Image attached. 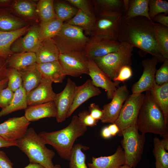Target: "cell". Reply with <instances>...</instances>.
<instances>
[{
  "label": "cell",
  "instance_id": "6da1fadb",
  "mask_svg": "<svg viewBox=\"0 0 168 168\" xmlns=\"http://www.w3.org/2000/svg\"><path fill=\"white\" fill-rule=\"evenodd\" d=\"M155 23L143 16L122 19L117 40L125 42L142 52L148 53L163 62L165 58L156 42L154 34Z\"/></svg>",
  "mask_w": 168,
  "mask_h": 168
},
{
  "label": "cell",
  "instance_id": "7a4b0ae2",
  "mask_svg": "<svg viewBox=\"0 0 168 168\" xmlns=\"http://www.w3.org/2000/svg\"><path fill=\"white\" fill-rule=\"evenodd\" d=\"M87 130V127L75 115L64 128L51 132L42 131L39 134L46 144L51 146L62 158L69 161L75 141L83 135Z\"/></svg>",
  "mask_w": 168,
  "mask_h": 168
},
{
  "label": "cell",
  "instance_id": "3957f363",
  "mask_svg": "<svg viewBox=\"0 0 168 168\" xmlns=\"http://www.w3.org/2000/svg\"><path fill=\"white\" fill-rule=\"evenodd\" d=\"M136 125L142 134L149 133L163 136L168 135V124L163 112L150 91H146Z\"/></svg>",
  "mask_w": 168,
  "mask_h": 168
},
{
  "label": "cell",
  "instance_id": "277c9868",
  "mask_svg": "<svg viewBox=\"0 0 168 168\" xmlns=\"http://www.w3.org/2000/svg\"><path fill=\"white\" fill-rule=\"evenodd\" d=\"M17 142V147L27 156L30 163L40 164L45 168L54 166L52 160L55 152L47 147L44 140L33 128H28Z\"/></svg>",
  "mask_w": 168,
  "mask_h": 168
},
{
  "label": "cell",
  "instance_id": "5b68a950",
  "mask_svg": "<svg viewBox=\"0 0 168 168\" xmlns=\"http://www.w3.org/2000/svg\"><path fill=\"white\" fill-rule=\"evenodd\" d=\"M133 50V47L129 44L122 42L116 51L92 60L111 80H113L123 67L126 65L131 66Z\"/></svg>",
  "mask_w": 168,
  "mask_h": 168
},
{
  "label": "cell",
  "instance_id": "8992f818",
  "mask_svg": "<svg viewBox=\"0 0 168 168\" xmlns=\"http://www.w3.org/2000/svg\"><path fill=\"white\" fill-rule=\"evenodd\" d=\"M138 131L135 124L123 130L120 134L123 136L121 143L125 164L131 168H135L141 160L145 142V134Z\"/></svg>",
  "mask_w": 168,
  "mask_h": 168
},
{
  "label": "cell",
  "instance_id": "52a82bcc",
  "mask_svg": "<svg viewBox=\"0 0 168 168\" xmlns=\"http://www.w3.org/2000/svg\"><path fill=\"white\" fill-rule=\"evenodd\" d=\"M89 39L81 28L64 22L58 33L52 38L60 54L83 51Z\"/></svg>",
  "mask_w": 168,
  "mask_h": 168
},
{
  "label": "cell",
  "instance_id": "ba28073f",
  "mask_svg": "<svg viewBox=\"0 0 168 168\" xmlns=\"http://www.w3.org/2000/svg\"><path fill=\"white\" fill-rule=\"evenodd\" d=\"M145 94L132 93L128 96L123 105L119 115L114 122L119 127L120 134L125 128L136 124L138 117L143 102Z\"/></svg>",
  "mask_w": 168,
  "mask_h": 168
},
{
  "label": "cell",
  "instance_id": "9c48e42d",
  "mask_svg": "<svg viewBox=\"0 0 168 168\" xmlns=\"http://www.w3.org/2000/svg\"><path fill=\"white\" fill-rule=\"evenodd\" d=\"M123 16L117 14L98 15L91 36L117 40Z\"/></svg>",
  "mask_w": 168,
  "mask_h": 168
},
{
  "label": "cell",
  "instance_id": "30bf717a",
  "mask_svg": "<svg viewBox=\"0 0 168 168\" xmlns=\"http://www.w3.org/2000/svg\"><path fill=\"white\" fill-rule=\"evenodd\" d=\"M89 60L83 51H75L60 54L58 61L66 76L76 77L88 74Z\"/></svg>",
  "mask_w": 168,
  "mask_h": 168
},
{
  "label": "cell",
  "instance_id": "8fae6325",
  "mask_svg": "<svg viewBox=\"0 0 168 168\" xmlns=\"http://www.w3.org/2000/svg\"><path fill=\"white\" fill-rule=\"evenodd\" d=\"M120 44L117 40L91 36L83 52L89 59H92L116 51Z\"/></svg>",
  "mask_w": 168,
  "mask_h": 168
},
{
  "label": "cell",
  "instance_id": "7c38bea8",
  "mask_svg": "<svg viewBox=\"0 0 168 168\" xmlns=\"http://www.w3.org/2000/svg\"><path fill=\"white\" fill-rule=\"evenodd\" d=\"M126 85L119 86L112 99L111 101L104 105L102 110L103 114L100 119L104 123L114 124L117 119L122 106L129 96Z\"/></svg>",
  "mask_w": 168,
  "mask_h": 168
},
{
  "label": "cell",
  "instance_id": "4fadbf2b",
  "mask_svg": "<svg viewBox=\"0 0 168 168\" xmlns=\"http://www.w3.org/2000/svg\"><path fill=\"white\" fill-rule=\"evenodd\" d=\"M39 24H32L26 32L13 43L11 47L12 53H35L41 43L39 37Z\"/></svg>",
  "mask_w": 168,
  "mask_h": 168
},
{
  "label": "cell",
  "instance_id": "5bb4252c",
  "mask_svg": "<svg viewBox=\"0 0 168 168\" xmlns=\"http://www.w3.org/2000/svg\"><path fill=\"white\" fill-rule=\"evenodd\" d=\"M30 123L24 116L10 118L0 124V136L17 142L24 135Z\"/></svg>",
  "mask_w": 168,
  "mask_h": 168
},
{
  "label": "cell",
  "instance_id": "9a60e30c",
  "mask_svg": "<svg viewBox=\"0 0 168 168\" xmlns=\"http://www.w3.org/2000/svg\"><path fill=\"white\" fill-rule=\"evenodd\" d=\"M158 62L157 58L154 57L142 61L143 72L139 80L133 85L132 93H142L151 89L156 83L155 75Z\"/></svg>",
  "mask_w": 168,
  "mask_h": 168
},
{
  "label": "cell",
  "instance_id": "2e32d148",
  "mask_svg": "<svg viewBox=\"0 0 168 168\" xmlns=\"http://www.w3.org/2000/svg\"><path fill=\"white\" fill-rule=\"evenodd\" d=\"M76 86L75 83L68 78L63 90L56 94L54 101L57 109L56 118L58 122L62 123L67 118L68 113L73 102Z\"/></svg>",
  "mask_w": 168,
  "mask_h": 168
},
{
  "label": "cell",
  "instance_id": "e0dca14e",
  "mask_svg": "<svg viewBox=\"0 0 168 168\" xmlns=\"http://www.w3.org/2000/svg\"><path fill=\"white\" fill-rule=\"evenodd\" d=\"M88 66V75L91 77L93 85L97 87H100L105 89L107 92L108 99H112L120 82L112 81L93 60H89Z\"/></svg>",
  "mask_w": 168,
  "mask_h": 168
},
{
  "label": "cell",
  "instance_id": "ac0fdd59",
  "mask_svg": "<svg viewBox=\"0 0 168 168\" xmlns=\"http://www.w3.org/2000/svg\"><path fill=\"white\" fill-rule=\"evenodd\" d=\"M52 82L49 80L42 79L39 85L26 95L28 105L54 101L56 94L53 91Z\"/></svg>",
  "mask_w": 168,
  "mask_h": 168
},
{
  "label": "cell",
  "instance_id": "d6986e66",
  "mask_svg": "<svg viewBox=\"0 0 168 168\" xmlns=\"http://www.w3.org/2000/svg\"><path fill=\"white\" fill-rule=\"evenodd\" d=\"M38 1L32 0H14L9 8L12 12L17 17L31 24L38 23L40 20L37 8Z\"/></svg>",
  "mask_w": 168,
  "mask_h": 168
},
{
  "label": "cell",
  "instance_id": "ffe728a7",
  "mask_svg": "<svg viewBox=\"0 0 168 168\" xmlns=\"http://www.w3.org/2000/svg\"><path fill=\"white\" fill-rule=\"evenodd\" d=\"M101 93L100 90L93 85L91 79L87 80L80 86H76L73 102L68 113L67 118L70 117L74 111L86 101Z\"/></svg>",
  "mask_w": 168,
  "mask_h": 168
},
{
  "label": "cell",
  "instance_id": "44dd1931",
  "mask_svg": "<svg viewBox=\"0 0 168 168\" xmlns=\"http://www.w3.org/2000/svg\"><path fill=\"white\" fill-rule=\"evenodd\" d=\"M57 110L54 101L44 104L29 105L25 109L24 116L29 122L45 118H56Z\"/></svg>",
  "mask_w": 168,
  "mask_h": 168
},
{
  "label": "cell",
  "instance_id": "7402d4cb",
  "mask_svg": "<svg viewBox=\"0 0 168 168\" xmlns=\"http://www.w3.org/2000/svg\"><path fill=\"white\" fill-rule=\"evenodd\" d=\"M125 164L123 149L119 146L113 155L99 157H92V162L88 163L89 168H118Z\"/></svg>",
  "mask_w": 168,
  "mask_h": 168
},
{
  "label": "cell",
  "instance_id": "603a6c76",
  "mask_svg": "<svg viewBox=\"0 0 168 168\" xmlns=\"http://www.w3.org/2000/svg\"><path fill=\"white\" fill-rule=\"evenodd\" d=\"M36 67L42 79L49 80L53 82L62 83L66 76L58 60L36 63Z\"/></svg>",
  "mask_w": 168,
  "mask_h": 168
},
{
  "label": "cell",
  "instance_id": "cb8c5ba5",
  "mask_svg": "<svg viewBox=\"0 0 168 168\" xmlns=\"http://www.w3.org/2000/svg\"><path fill=\"white\" fill-rule=\"evenodd\" d=\"M36 63H42L58 60L59 50L52 39L41 41L35 53Z\"/></svg>",
  "mask_w": 168,
  "mask_h": 168
},
{
  "label": "cell",
  "instance_id": "d4e9b609",
  "mask_svg": "<svg viewBox=\"0 0 168 168\" xmlns=\"http://www.w3.org/2000/svg\"><path fill=\"white\" fill-rule=\"evenodd\" d=\"M31 24L16 16L12 12L9 8H0V30L12 31Z\"/></svg>",
  "mask_w": 168,
  "mask_h": 168
},
{
  "label": "cell",
  "instance_id": "484cf974",
  "mask_svg": "<svg viewBox=\"0 0 168 168\" xmlns=\"http://www.w3.org/2000/svg\"><path fill=\"white\" fill-rule=\"evenodd\" d=\"M31 25L10 31L0 30V57L7 59L12 54L11 47L14 41L25 34Z\"/></svg>",
  "mask_w": 168,
  "mask_h": 168
},
{
  "label": "cell",
  "instance_id": "4316f807",
  "mask_svg": "<svg viewBox=\"0 0 168 168\" xmlns=\"http://www.w3.org/2000/svg\"><path fill=\"white\" fill-rule=\"evenodd\" d=\"M18 71L21 77L22 86L26 95L36 88L42 79L37 68L36 63Z\"/></svg>",
  "mask_w": 168,
  "mask_h": 168
},
{
  "label": "cell",
  "instance_id": "83f0119b",
  "mask_svg": "<svg viewBox=\"0 0 168 168\" xmlns=\"http://www.w3.org/2000/svg\"><path fill=\"white\" fill-rule=\"evenodd\" d=\"M93 2L98 15L125 13L123 0H95Z\"/></svg>",
  "mask_w": 168,
  "mask_h": 168
},
{
  "label": "cell",
  "instance_id": "f1b7e54d",
  "mask_svg": "<svg viewBox=\"0 0 168 168\" xmlns=\"http://www.w3.org/2000/svg\"><path fill=\"white\" fill-rule=\"evenodd\" d=\"M6 59L8 67L18 71L36 63L34 52L12 53Z\"/></svg>",
  "mask_w": 168,
  "mask_h": 168
},
{
  "label": "cell",
  "instance_id": "f546056e",
  "mask_svg": "<svg viewBox=\"0 0 168 168\" xmlns=\"http://www.w3.org/2000/svg\"><path fill=\"white\" fill-rule=\"evenodd\" d=\"M162 111L165 122L168 123V82L161 85L156 83L150 91Z\"/></svg>",
  "mask_w": 168,
  "mask_h": 168
},
{
  "label": "cell",
  "instance_id": "4dcf8cb0",
  "mask_svg": "<svg viewBox=\"0 0 168 168\" xmlns=\"http://www.w3.org/2000/svg\"><path fill=\"white\" fill-rule=\"evenodd\" d=\"M27 105L26 93L22 84L14 92L13 97L9 105L0 111V118L13 112L25 109Z\"/></svg>",
  "mask_w": 168,
  "mask_h": 168
},
{
  "label": "cell",
  "instance_id": "1f68e13d",
  "mask_svg": "<svg viewBox=\"0 0 168 168\" xmlns=\"http://www.w3.org/2000/svg\"><path fill=\"white\" fill-rule=\"evenodd\" d=\"M96 19L95 16L89 15L78 9L73 17L64 22L81 28L86 35H90Z\"/></svg>",
  "mask_w": 168,
  "mask_h": 168
},
{
  "label": "cell",
  "instance_id": "d6a6232c",
  "mask_svg": "<svg viewBox=\"0 0 168 168\" xmlns=\"http://www.w3.org/2000/svg\"><path fill=\"white\" fill-rule=\"evenodd\" d=\"M149 0H130L129 7L123 19H126L137 16L145 17L152 20L149 16Z\"/></svg>",
  "mask_w": 168,
  "mask_h": 168
},
{
  "label": "cell",
  "instance_id": "836d02e7",
  "mask_svg": "<svg viewBox=\"0 0 168 168\" xmlns=\"http://www.w3.org/2000/svg\"><path fill=\"white\" fill-rule=\"evenodd\" d=\"M63 23L57 18L45 23H40L39 37L40 42L52 39L56 35L61 29Z\"/></svg>",
  "mask_w": 168,
  "mask_h": 168
},
{
  "label": "cell",
  "instance_id": "e575fe53",
  "mask_svg": "<svg viewBox=\"0 0 168 168\" xmlns=\"http://www.w3.org/2000/svg\"><path fill=\"white\" fill-rule=\"evenodd\" d=\"M53 0H40L37 3L40 23H45L57 18Z\"/></svg>",
  "mask_w": 168,
  "mask_h": 168
},
{
  "label": "cell",
  "instance_id": "d590c367",
  "mask_svg": "<svg viewBox=\"0 0 168 168\" xmlns=\"http://www.w3.org/2000/svg\"><path fill=\"white\" fill-rule=\"evenodd\" d=\"M154 34L162 56L165 59H168V27L155 23Z\"/></svg>",
  "mask_w": 168,
  "mask_h": 168
},
{
  "label": "cell",
  "instance_id": "8d00e7d4",
  "mask_svg": "<svg viewBox=\"0 0 168 168\" xmlns=\"http://www.w3.org/2000/svg\"><path fill=\"white\" fill-rule=\"evenodd\" d=\"M89 148L80 143L74 144L69 159V168H87L86 163V156L82 150Z\"/></svg>",
  "mask_w": 168,
  "mask_h": 168
},
{
  "label": "cell",
  "instance_id": "74e56055",
  "mask_svg": "<svg viewBox=\"0 0 168 168\" xmlns=\"http://www.w3.org/2000/svg\"><path fill=\"white\" fill-rule=\"evenodd\" d=\"M54 5L57 18L63 22L72 19L78 10L75 7L62 1L54 0Z\"/></svg>",
  "mask_w": 168,
  "mask_h": 168
},
{
  "label": "cell",
  "instance_id": "f35d334b",
  "mask_svg": "<svg viewBox=\"0 0 168 168\" xmlns=\"http://www.w3.org/2000/svg\"><path fill=\"white\" fill-rule=\"evenodd\" d=\"M153 142L156 168H168V153L162 146L161 140L156 137L153 139Z\"/></svg>",
  "mask_w": 168,
  "mask_h": 168
},
{
  "label": "cell",
  "instance_id": "ab89813d",
  "mask_svg": "<svg viewBox=\"0 0 168 168\" xmlns=\"http://www.w3.org/2000/svg\"><path fill=\"white\" fill-rule=\"evenodd\" d=\"M161 13L168 14V2L162 0H149L148 14L150 19Z\"/></svg>",
  "mask_w": 168,
  "mask_h": 168
},
{
  "label": "cell",
  "instance_id": "60d3db41",
  "mask_svg": "<svg viewBox=\"0 0 168 168\" xmlns=\"http://www.w3.org/2000/svg\"><path fill=\"white\" fill-rule=\"evenodd\" d=\"M6 77L8 80L7 86L14 92L22 84L20 74L19 71L16 69L8 67Z\"/></svg>",
  "mask_w": 168,
  "mask_h": 168
},
{
  "label": "cell",
  "instance_id": "b9f144b4",
  "mask_svg": "<svg viewBox=\"0 0 168 168\" xmlns=\"http://www.w3.org/2000/svg\"><path fill=\"white\" fill-rule=\"evenodd\" d=\"M155 81L158 85L168 82V59H165L162 64L158 69L156 70Z\"/></svg>",
  "mask_w": 168,
  "mask_h": 168
},
{
  "label": "cell",
  "instance_id": "7bdbcfd3",
  "mask_svg": "<svg viewBox=\"0 0 168 168\" xmlns=\"http://www.w3.org/2000/svg\"><path fill=\"white\" fill-rule=\"evenodd\" d=\"M14 92L8 86L0 91V107L3 109L10 103L14 96Z\"/></svg>",
  "mask_w": 168,
  "mask_h": 168
},
{
  "label": "cell",
  "instance_id": "ee69618b",
  "mask_svg": "<svg viewBox=\"0 0 168 168\" xmlns=\"http://www.w3.org/2000/svg\"><path fill=\"white\" fill-rule=\"evenodd\" d=\"M66 1L78 9L91 16H95L92 12L88 1L86 0H67Z\"/></svg>",
  "mask_w": 168,
  "mask_h": 168
},
{
  "label": "cell",
  "instance_id": "f6af8a7d",
  "mask_svg": "<svg viewBox=\"0 0 168 168\" xmlns=\"http://www.w3.org/2000/svg\"><path fill=\"white\" fill-rule=\"evenodd\" d=\"M78 116L81 122L87 127H94L97 125L98 121L94 119L90 114L88 111L84 110L80 112Z\"/></svg>",
  "mask_w": 168,
  "mask_h": 168
},
{
  "label": "cell",
  "instance_id": "bcb514c9",
  "mask_svg": "<svg viewBox=\"0 0 168 168\" xmlns=\"http://www.w3.org/2000/svg\"><path fill=\"white\" fill-rule=\"evenodd\" d=\"M133 71L131 66L126 65L123 67L117 76L113 79L114 82H124L132 76Z\"/></svg>",
  "mask_w": 168,
  "mask_h": 168
},
{
  "label": "cell",
  "instance_id": "7dc6e473",
  "mask_svg": "<svg viewBox=\"0 0 168 168\" xmlns=\"http://www.w3.org/2000/svg\"><path fill=\"white\" fill-rule=\"evenodd\" d=\"M88 107V111L91 117L97 120H100L103 113L102 110L100 108L99 105L95 103H92Z\"/></svg>",
  "mask_w": 168,
  "mask_h": 168
},
{
  "label": "cell",
  "instance_id": "c3c4849f",
  "mask_svg": "<svg viewBox=\"0 0 168 168\" xmlns=\"http://www.w3.org/2000/svg\"><path fill=\"white\" fill-rule=\"evenodd\" d=\"M13 163L3 151H0V168H13Z\"/></svg>",
  "mask_w": 168,
  "mask_h": 168
},
{
  "label": "cell",
  "instance_id": "681fc988",
  "mask_svg": "<svg viewBox=\"0 0 168 168\" xmlns=\"http://www.w3.org/2000/svg\"><path fill=\"white\" fill-rule=\"evenodd\" d=\"M164 13L158 14L152 20L154 22L168 27V16Z\"/></svg>",
  "mask_w": 168,
  "mask_h": 168
},
{
  "label": "cell",
  "instance_id": "f907efd6",
  "mask_svg": "<svg viewBox=\"0 0 168 168\" xmlns=\"http://www.w3.org/2000/svg\"><path fill=\"white\" fill-rule=\"evenodd\" d=\"M8 68L6 59L0 57V81L7 78V72Z\"/></svg>",
  "mask_w": 168,
  "mask_h": 168
},
{
  "label": "cell",
  "instance_id": "816d5d0a",
  "mask_svg": "<svg viewBox=\"0 0 168 168\" xmlns=\"http://www.w3.org/2000/svg\"><path fill=\"white\" fill-rule=\"evenodd\" d=\"M17 146L16 141H8L0 136V148Z\"/></svg>",
  "mask_w": 168,
  "mask_h": 168
},
{
  "label": "cell",
  "instance_id": "f5cc1de1",
  "mask_svg": "<svg viewBox=\"0 0 168 168\" xmlns=\"http://www.w3.org/2000/svg\"><path fill=\"white\" fill-rule=\"evenodd\" d=\"M111 136H114L117 134H119V129L118 126L114 123L112 124L108 127Z\"/></svg>",
  "mask_w": 168,
  "mask_h": 168
},
{
  "label": "cell",
  "instance_id": "db71d44e",
  "mask_svg": "<svg viewBox=\"0 0 168 168\" xmlns=\"http://www.w3.org/2000/svg\"><path fill=\"white\" fill-rule=\"evenodd\" d=\"M14 0H0V8H10Z\"/></svg>",
  "mask_w": 168,
  "mask_h": 168
},
{
  "label": "cell",
  "instance_id": "11a10c76",
  "mask_svg": "<svg viewBox=\"0 0 168 168\" xmlns=\"http://www.w3.org/2000/svg\"><path fill=\"white\" fill-rule=\"evenodd\" d=\"M101 135L105 139L110 138L112 136L108 127H105L102 129Z\"/></svg>",
  "mask_w": 168,
  "mask_h": 168
},
{
  "label": "cell",
  "instance_id": "9f6ffc18",
  "mask_svg": "<svg viewBox=\"0 0 168 168\" xmlns=\"http://www.w3.org/2000/svg\"><path fill=\"white\" fill-rule=\"evenodd\" d=\"M163 138L161 140V144L164 148L166 150H168V135L163 136Z\"/></svg>",
  "mask_w": 168,
  "mask_h": 168
},
{
  "label": "cell",
  "instance_id": "6f0895ef",
  "mask_svg": "<svg viewBox=\"0 0 168 168\" xmlns=\"http://www.w3.org/2000/svg\"><path fill=\"white\" fill-rule=\"evenodd\" d=\"M8 81V79L6 78L0 81V91L7 86Z\"/></svg>",
  "mask_w": 168,
  "mask_h": 168
},
{
  "label": "cell",
  "instance_id": "680465c9",
  "mask_svg": "<svg viewBox=\"0 0 168 168\" xmlns=\"http://www.w3.org/2000/svg\"><path fill=\"white\" fill-rule=\"evenodd\" d=\"M24 168H45L41 165L35 163H30Z\"/></svg>",
  "mask_w": 168,
  "mask_h": 168
},
{
  "label": "cell",
  "instance_id": "91938a15",
  "mask_svg": "<svg viewBox=\"0 0 168 168\" xmlns=\"http://www.w3.org/2000/svg\"><path fill=\"white\" fill-rule=\"evenodd\" d=\"M118 168H131L126 164L124 165L119 167Z\"/></svg>",
  "mask_w": 168,
  "mask_h": 168
},
{
  "label": "cell",
  "instance_id": "94428289",
  "mask_svg": "<svg viewBox=\"0 0 168 168\" xmlns=\"http://www.w3.org/2000/svg\"><path fill=\"white\" fill-rule=\"evenodd\" d=\"M52 168H61V167L60 165L56 164L54 165Z\"/></svg>",
  "mask_w": 168,
  "mask_h": 168
}]
</instances>
